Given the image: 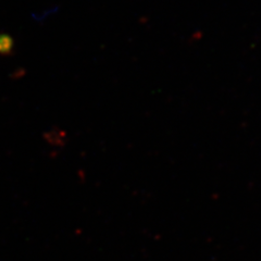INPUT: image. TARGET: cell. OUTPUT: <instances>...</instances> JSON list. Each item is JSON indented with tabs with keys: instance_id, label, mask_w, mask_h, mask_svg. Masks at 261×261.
Returning a JSON list of instances; mask_svg holds the SVG:
<instances>
[{
	"instance_id": "1",
	"label": "cell",
	"mask_w": 261,
	"mask_h": 261,
	"mask_svg": "<svg viewBox=\"0 0 261 261\" xmlns=\"http://www.w3.org/2000/svg\"><path fill=\"white\" fill-rule=\"evenodd\" d=\"M14 42L10 35L0 34V55L9 56L13 51Z\"/></svg>"
}]
</instances>
